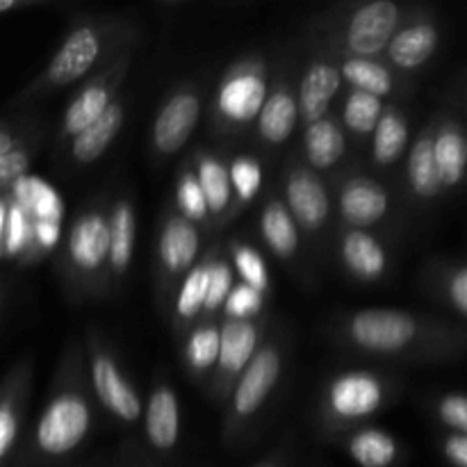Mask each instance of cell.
<instances>
[{
	"instance_id": "cb8c5ba5",
	"label": "cell",
	"mask_w": 467,
	"mask_h": 467,
	"mask_svg": "<svg viewBox=\"0 0 467 467\" xmlns=\"http://www.w3.org/2000/svg\"><path fill=\"white\" fill-rule=\"evenodd\" d=\"M255 228H258V237L265 249L283 267L292 269L295 276L301 278V283H310V267L304 240H301L299 228H296L295 219L290 217V213L283 205L274 185L263 192V203H260Z\"/></svg>"
},
{
	"instance_id": "e0dca14e",
	"label": "cell",
	"mask_w": 467,
	"mask_h": 467,
	"mask_svg": "<svg viewBox=\"0 0 467 467\" xmlns=\"http://www.w3.org/2000/svg\"><path fill=\"white\" fill-rule=\"evenodd\" d=\"M337 272L356 285H381L395 276V244L369 231L336 226L328 242V258Z\"/></svg>"
},
{
	"instance_id": "f546056e",
	"label": "cell",
	"mask_w": 467,
	"mask_h": 467,
	"mask_svg": "<svg viewBox=\"0 0 467 467\" xmlns=\"http://www.w3.org/2000/svg\"><path fill=\"white\" fill-rule=\"evenodd\" d=\"M187 160H190L201 192L205 196L210 222H213V235L217 237L228 223L235 222V199H233L228 158H223L219 150L208 149V146H196L187 155Z\"/></svg>"
},
{
	"instance_id": "44dd1931",
	"label": "cell",
	"mask_w": 467,
	"mask_h": 467,
	"mask_svg": "<svg viewBox=\"0 0 467 467\" xmlns=\"http://www.w3.org/2000/svg\"><path fill=\"white\" fill-rule=\"evenodd\" d=\"M137 214L135 192L121 185L109 194L108 208V287L109 296H119L132 276L137 251Z\"/></svg>"
},
{
	"instance_id": "7c38bea8",
	"label": "cell",
	"mask_w": 467,
	"mask_h": 467,
	"mask_svg": "<svg viewBox=\"0 0 467 467\" xmlns=\"http://www.w3.org/2000/svg\"><path fill=\"white\" fill-rule=\"evenodd\" d=\"M213 237L201 231L196 223L182 217L171 203H164L160 210L158 228L153 242V263H150V278H153V295L158 304V313L167 319L169 304L176 292L178 283L196 265L203 249Z\"/></svg>"
},
{
	"instance_id": "5b68a950",
	"label": "cell",
	"mask_w": 467,
	"mask_h": 467,
	"mask_svg": "<svg viewBox=\"0 0 467 467\" xmlns=\"http://www.w3.org/2000/svg\"><path fill=\"white\" fill-rule=\"evenodd\" d=\"M420 5L397 0L331 5L306 23L304 44L319 46L333 57H381L392 35Z\"/></svg>"
},
{
	"instance_id": "d6a6232c",
	"label": "cell",
	"mask_w": 467,
	"mask_h": 467,
	"mask_svg": "<svg viewBox=\"0 0 467 467\" xmlns=\"http://www.w3.org/2000/svg\"><path fill=\"white\" fill-rule=\"evenodd\" d=\"M333 445L340 447L358 467H404L409 463V450L400 436L377 424L351 429Z\"/></svg>"
},
{
	"instance_id": "681fc988",
	"label": "cell",
	"mask_w": 467,
	"mask_h": 467,
	"mask_svg": "<svg viewBox=\"0 0 467 467\" xmlns=\"http://www.w3.org/2000/svg\"><path fill=\"white\" fill-rule=\"evenodd\" d=\"M67 467H91V465H67Z\"/></svg>"
},
{
	"instance_id": "7402d4cb",
	"label": "cell",
	"mask_w": 467,
	"mask_h": 467,
	"mask_svg": "<svg viewBox=\"0 0 467 467\" xmlns=\"http://www.w3.org/2000/svg\"><path fill=\"white\" fill-rule=\"evenodd\" d=\"M442 41V26L436 9L429 5H420L418 12L392 35L383 50L381 59L406 78L424 71L436 59Z\"/></svg>"
},
{
	"instance_id": "d6986e66",
	"label": "cell",
	"mask_w": 467,
	"mask_h": 467,
	"mask_svg": "<svg viewBox=\"0 0 467 467\" xmlns=\"http://www.w3.org/2000/svg\"><path fill=\"white\" fill-rule=\"evenodd\" d=\"M272 317L274 315L267 313L254 319H219L217 360H214L213 379H210L208 392H205V397L214 406L226 404L233 386L258 351L263 337L267 336Z\"/></svg>"
},
{
	"instance_id": "836d02e7",
	"label": "cell",
	"mask_w": 467,
	"mask_h": 467,
	"mask_svg": "<svg viewBox=\"0 0 467 467\" xmlns=\"http://www.w3.org/2000/svg\"><path fill=\"white\" fill-rule=\"evenodd\" d=\"M383 108H386V103L377 96L363 94V91L349 89V87L342 89L340 105L333 112H336L337 121H340L342 130L349 140L351 158H354L356 167H360V160H363L369 137H372L374 128L381 119Z\"/></svg>"
},
{
	"instance_id": "83f0119b",
	"label": "cell",
	"mask_w": 467,
	"mask_h": 467,
	"mask_svg": "<svg viewBox=\"0 0 467 467\" xmlns=\"http://www.w3.org/2000/svg\"><path fill=\"white\" fill-rule=\"evenodd\" d=\"M128 112H130V99L121 94L94 123H89L85 130L78 132L71 141H67V146L57 153L64 171H82V169L99 162L126 128Z\"/></svg>"
},
{
	"instance_id": "b9f144b4",
	"label": "cell",
	"mask_w": 467,
	"mask_h": 467,
	"mask_svg": "<svg viewBox=\"0 0 467 467\" xmlns=\"http://www.w3.org/2000/svg\"><path fill=\"white\" fill-rule=\"evenodd\" d=\"M269 313V296L251 290L244 283L235 281L226 304H223L222 317L226 319H254ZM219 317V319H222Z\"/></svg>"
},
{
	"instance_id": "4dcf8cb0",
	"label": "cell",
	"mask_w": 467,
	"mask_h": 467,
	"mask_svg": "<svg viewBox=\"0 0 467 467\" xmlns=\"http://www.w3.org/2000/svg\"><path fill=\"white\" fill-rule=\"evenodd\" d=\"M223 240L222 237H214L208 242V246L203 249L201 258L196 260L194 267L182 276V281L178 283L176 292L171 296V304H169V313L164 322L171 328L173 337L181 340L192 327L201 319L203 313L205 296H208V285H210V274H213V263L217 251L222 249Z\"/></svg>"
},
{
	"instance_id": "6da1fadb",
	"label": "cell",
	"mask_w": 467,
	"mask_h": 467,
	"mask_svg": "<svg viewBox=\"0 0 467 467\" xmlns=\"http://www.w3.org/2000/svg\"><path fill=\"white\" fill-rule=\"evenodd\" d=\"M324 336L342 354L383 365L442 368L465 358V324L406 308H351L324 322Z\"/></svg>"
},
{
	"instance_id": "7a4b0ae2",
	"label": "cell",
	"mask_w": 467,
	"mask_h": 467,
	"mask_svg": "<svg viewBox=\"0 0 467 467\" xmlns=\"http://www.w3.org/2000/svg\"><path fill=\"white\" fill-rule=\"evenodd\" d=\"M99 406L89 390L82 342L64 345L44 406L18 445L12 467H64L94 436Z\"/></svg>"
},
{
	"instance_id": "5bb4252c",
	"label": "cell",
	"mask_w": 467,
	"mask_h": 467,
	"mask_svg": "<svg viewBox=\"0 0 467 467\" xmlns=\"http://www.w3.org/2000/svg\"><path fill=\"white\" fill-rule=\"evenodd\" d=\"M208 103V91L201 80L176 82L160 100L149 130V158L164 164L181 155L199 128Z\"/></svg>"
},
{
	"instance_id": "8fae6325",
	"label": "cell",
	"mask_w": 467,
	"mask_h": 467,
	"mask_svg": "<svg viewBox=\"0 0 467 467\" xmlns=\"http://www.w3.org/2000/svg\"><path fill=\"white\" fill-rule=\"evenodd\" d=\"M82 354H85L87 381L99 413L108 415L121 429L140 427L144 395L128 374L119 351L99 327L87 328L82 337Z\"/></svg>"
},
{
	"instance_id": "ba28073f",
	"label": "cell",
	"mask_w": 467,
	"mask_h": 467,
	"mask_svg": "<svg viewBox=\"0 0 467 467\" xmlns=\"http://www.w3.org/2000/svg\"><path fill=\"white\" fill-rule=\"evenodd\" d=\"M272 78V55L249 50L228 64L208 96V128L219 140L251 137Z\"/></svg>"
},
{
	"instance_id": "52a82bcc",
	"label": "cell",
	"mask_w": 467,
	"mask_h": 467,
	"mask_svg": "<svg viewBox=\"0 0 467 467\" xmlns=\"http://www.w3.org/2000/svg\"><path fill=\"white\" fill-rule=\"evenodd\" d=\"M112 190H99L80 201L68 219L57 254L55 276L71 304L108 299V208Z\"/></svg>"
},
{
	"instance_id": "4fadbf2b",
	"label": "cell",
	"mask_w": 467,
	"mask_h": 467,
	"mask_svg": "<svg viewBox=\"0 0 467 467\" xmlns=\"http://www.w3.org/2000/svg\"><path fill=\"white\" fill-rule=\"evenodd\" d=\"M296 62L299 55L285 48L272 55V78L265 103L255 119L254 140L255 149L265 158H276L292 144L299 132V103H296Z\"/></svg>"
},
{
	"instance_id": "ab89813d",
	"label": "cell",
	"mask_w": 467,
	"mask_h": 467,
	"mask_svg": "<svg viewBox=\"0 0 467 467\" xmlns=\"http://www.w3.org/2000/svg\"><path fill=\"white\" fill-rule=\"evenodd\" d=\"M424 406L441 431L467 433V397L461 390H447L429 397Z\"/></svg>"
},
{
	"instance_id": "4316f807",
	"label": "cell",
	"mask_w": 467,
	"mask_h": 467,
	"mask_svg": "<svg viewBox=\"0 0 467 467\" xmlns=\"http://www.w3.org/2000/svg\"><path fill=\"white\" fill-rule=\"evenodd\" d=\"M292 150L299 155L306 167L313 169L327 181L345 171L347 167H356L349 140H347L336 112H328L317 121L299 126V141Z\"/></svg>"
},
{
	"instance_id": "f6af8a7d",
	"label": "cell",
	"mask_w": 467,
	"mask_h": 467,
	"mask_svg": "<svg viewBox=\"0 0 467 467\" xmlns=\"http://www.w3.org/2000/svg\"><path fill=\"white\" fill-rule=\"evenodd\" d=\"M251 467H295V433L283 436L267 454Z\"/></svg>"
},
{
	"instance_id": "7bdbcfd3",
	"label": "cell",
	"mask_w": 467,
	"mask_h": 467,
	"mask_svg": "<svg viewBox=\"0 0 467 467\" xmlns=\"http://www.w3.org/2000/svg\"><path fill=\"white\" fill-rule=\"evenodd\" d=\"M41 128H46L41 117H35V114L27 112L16 114V117L0 119V153L9 150L12 146H16L18 141H23L26 137L35 135Z\"/></svg>"
},
{
	"instance_id": "e575fe53",
	"label": "cell",
	"mask_w": 467,
	"mask_h": 467,
	"mask_svg": "<svg viewBox=\"0 0 467 467\" xmlns=\"http://www.w3.org/2000/svg\"><path fill=\"white\" fill-rule=\"evenodd\" d=\"M219 349V319H199L185 336L178 340V354H181L182 369L187 379L208 392L210 379H213L214 360Z\"/></svg>"
},
{
	"instance_id": "d590c367",
	"label": "cell",
	"mask_w": 467,
	"mask_h": 467,
	"mask_svg": "<svg viewBox=\"0 0 467 467\" xmlns=\"http://www.w3.org/2000/svg\"><path fill=\"white\" fill-rule=\"evenodd\" d=\"M223 246H226L228 263H231L233 274H235V281L244 283L246 287L260 292V295L272 296L274 283L267 258L251 242L242 240V237H233L231 242H223Z\"/></svg>"
},
{
	"instance_id": "9a60e30c",
	"label": "cell",
	"mask_w": 467,
	"mask_h": 467,
	"mask_svg": "<svg viewBox=\"0 0 467 467\" xmlns=\"http://www.w3.org/2000/svg\"><path fill=\"white\" fill-rule=\"evenodd\" d=\"M465 73L447 87L429 119L433 126V158L441 173L445 199L463 194L467 176V135H465Z\"/></svg>"
},
{
	"instance_id": "484cf974",
	"label": "cell",
	"mask_w": 467,
	"mask_h": 467,
	"mask_svg": "<svg viewBox=\"0 0 467 467\" xmlns=\"http://www.w3.org/2000/svg\"><path fill=\"white\" fill-rule=\"evenodd\" d=\"M35 386V360H16L0 379V467H12L26 433L27 406Z\"/></svg>"
},
{
	"instance_id": "7dc6e473",
	"label": "cell",
	"mask_w": 467,
	"mask_h": 467,
	"mask_svg": "<svg viewBox=\"0 0 467 467\" xmlns=\"http://www.w3.org/2000/svg\"><path fill=\"white\" fill-rule=\"evenodd\" d=\"M50 0H0V14L7 12H21V9H35V7H50Z\"/></svg>"
},
{
	"instance_id": "3957f363",
	"label": "cell",
	"mask_w": 467,
	"mask_h": 467,
	"mask_svg": "<svg viewBox=\"0 0 467 467\" xmlns=\"http://www.w3.org/2000/svg\"><path fill=\"white\" fill-rule=\"evenodd\" d=\"M140 39L141 23L132 12L76 14L44 68L14 96L12 108H30L57 91L82 85L119 55L135 50Z\"/></svg>"
},
{
	"instance_id": "ffe728a7",
	"label": "cell",
	"mask_w": 467,
	"mask_h": 467,
	"mask_svg": "<svg viewBox=\"0 0 467 467\" xmlns=\"http://www.w3.org/2000/svg\"><path fill=\"white\" fill-rule=\"evenodd\" d=\"M400 173V185L395 190L404 213L431 214L447 201L436 158H433L431 119H427V123L415 132Z\"/></svg>"
},
{
	"instance_id": "74e56055",
	"label": "cell",
	"mask_w": 467,
	"mask_h": 467,
	"mask_svg": "<svg viewBox=\"0 0 467 467\" xmlns=\"http://www.w3.org/2000/svg\"><path fill=\"white\" fill-rule=\"evenodd\" d=\"M228 171H231L237 219L244 213L246 205L255 199V194L263 190V162L254 155H237V158L228 160Z\"/></svg>"
},
{
	"instance_id": "f35d334b",
	"label": "cell",
	"mask_w": 467,
	"mask_h": 467,
	"mask_svg": "<svg viewBox=\"0 0 467 467\" xmlns=\"http://www.w3.org/2000/svg\"><path fill=\"white\" fill-rule=\"evenodd\" d=\"M46 137H48V130L41 128L35 135L26 137V140L18 141L16 146H12L9 150L0 153V190L9 187L12 182H16L18 178L30 169V164L35 162V158L41 153V149H44Z\"/></svg>"
},
{
	"instance_id": "8992f818",
	"label": "cell",
	"mask_w": 467,
	"mask_h": 467,
	"mask_svg": "<svg viewBox=\"0 0 467 467\" xmlns=\"http://www.w3.org/2000/svg\"><path fill=\"white\" fill-rule=\"evenodd\" d=\"M404 379L390 369H336L315 392L313 424L322 441L336 442L347 431L372 424L377 415L400 401Z\"/></svg>"
},
{
	"instance_id": "ac0fdd59",
	"label": "cell",
	"mask_w": 467,
	"mask_h": 467,
	"mask_svg": "<svg viewBox=\"0 0 467 467\" xmlns=\"http://www.w3.org/2000/svg\"><path fill=\"white\" fill-rule=\"evenodd\" d=\"M141 450L158 463L173 459L182 445V406L181 395L171 383L167 369L150 374L149 390L141 409Z\"/></svg>"
},
{
	"instance_id": "d4e9b609",
	"label": "cell",
	"mask_w": 467,
	"mask_h": 467,
	"mask_svg": "<svg viewBox=\"0 0 467 467\" xmlns=\"http://www.w3.org/2000/svg\"><path fill=\"white\" fill-rule=\"evenodd\" d=\"M410 141H413L410 109L406 108V103H386L360 160V169L388 182V178L400 173Z\"/></svg>"
},
{
	"instance_id": "2e32d148",
	"label": "cell",
	"mask_w": 467,
	"mask_h": 467,
	"mask_svg": "<svg viewBox=\"0 0 467 467\" xmlns=\"http://www.w3.org/2000/svg\"><path fill=\"white\" fill-rule=\"evenodd\" d=\"M132 59H135V50H126L114 62L100 68L96 76L78 85V89L73 91L67 108H64L62 117H59L57 126H55V155L67 146V141H71L78 132H82L89 123H94L121 96L123 85H126L128 76H130Z\"/></svg>"
},
{
	"instance_id": "277c9868",
	"label": "cell",
	"mask_w": 467,
	"mask_h": 467,
	"mask_svg": "<svg viewBox=\"0 0 467 467\" xmlns=\"http://www.w3.org/2000/svg\"><path fill=\"white\" fill-rule=\"evenodd\" d=\"M292 360V336L285 322L272 317L267 336L260 342L258 351L244 372L233 386L223 404L222 442L223 447L249 445L260 431L267 413L276 404V397L285 383Z\"/></svg>"
},
{
	"instance_id": "ee69618b",
	"label": "cell",
	"mask_w": 467,
	"mask_h": 467,
	"mask_svg": "<svg viewBox=\"0 0 467 467\" xmlns=\"http://www.w3.org/2000/svg\"><path fill=\"white\" fill-rule=\"evenodd\" d=\"M436 447L447 467H467V433L441 431Z\"/></svg>"
},
{
	"instance_id": "60d3db41",
	"label": "cell",
	"mask_w": 467,
	"mask_h": 467,
	"mask_svg": "<svg viewBox=\"0 0 467 467\" xmlns=\"http://www.w3.org/2000/svg\"><path fill=\"white\" fill-rule=\"evenodd\" d=\"M233 285H235V274H233L231 263H228L226 246L222 244V249H219L217 255H214L213 274H210L208 296H205L201 319H219V317H222L223 304H226L228 295H231V290H233Z\"/></svg>"
},
{
	"instance_id": "1f68e13d",
	"label": "cell",
	"mask_w": 467,
	"mask_h": 467,
	"mask_svg": "<svg viewBox=\"0 0 467 467\" xmlns=\"http://www.w3.org/2000/svg\"><path fill=\"white\" fill-rule=\"evenodd\" d=\"M336 62L342 82L349 89L377 96L383 103H406L413 99V78L392 71L381 57H336Z\"/></svg>"
},
{
	"instance_id": "f1b7e54d",
	"label": "cell",
	"mask_w": 467,
	"mask_h": 467,
	"mask_svg": "<svg viewBox=\"0 0 467 467\" xmlns=\"http://www.w3.org/2000/svg\"><path fill=\"white\" fill-rule=\"evenodd\" d=\"M418 287L429 301L454 322L467 319V267L461 255L438 254L424 260L418 272Z\"/></svg>"
},
{
	"instance_id": "8d00e7d4",
	"label": "cell",
	"mask_w": 467,
	"mask_h": 467,
	"mask_svg": "<svg viewBox=\"0 0 467 467\" xmlns=\"http://www.w3.org/2000/svg\"><path fill=\"white\" fill-rule=\"evenodd\" d=\"M169 203L178 210L185 219H190L192 223L201 228V231L213 235V222H210L208 205H205V196L201 192L199 181H196V173L192 169L190 160H182V164L176 171V182H173V196L169 199Z\"/></svg>"
},
{
	"instance_id": "9c48e42d",
	"label": "cell",
	"mask_w": 467,
	"mask_h": 467,
	"mask_svg": "<svg viewBox=\"0 0 467 467\" xmlns=\"http://www.w3.org/2000/svg\"><path fill=\"white\" fill-rule=\"evenodd\" d=\"M336 226L369 231L395 244L406 226L404 208L392 182L360 167H347L328 181Z\"/></svg>"
},
{
	"instance_id": "30bf717a",
	"label": "cell",
	"mask_w": 467,
	"mask_h": 467,
	"mask_svg": "<svg viewBox=\"0 0 467 467\" xmlns=\"http://www.w3.org/2000/svg\"><path fill=\"white\" fill-rule=\"evenodd\" d=\"M276 192L283 205L295 219L304 240L306 254L315 263L328 258V242L336 228L331 187L327 178L306 167L295 150H287L276 181Z\"/></svg>"
},
{
	"instance_id": "603a6c76",
	"label": "cell",
	"mask_w": 467,
	"mask_h": 467,
	"mask_svg": "<svg viewBox=\"0 0 467 467\" xmlns=\"http://www.w3.org/2000/svg\"><path fill=\"white\" fill-rule=\"evenodd\" d=\"M306 55L296 62V103L301 126L327 117L336 109L345 82L340 78L336 57L319 46L306 44Z\"/></svg>"
},
{
	"instance_id": "c3c4849f",
	"label": "cell",
	"mask_w": 467,
	"mask_h": 467,
	"mask_svg": "<svg viewBox=\"0 0 467 467\" xmlns=\"http://www.w3.org/2000/svg\"><path fill=\"white\" fill-rule=\"evenodd\" d=\"M7 296H9V285H7V278L0 276V315H3L5 304H7Z\"/></svg>"
},
{
	"instance_id": "bcb514c9",
	"label": "cell",
	"mask_w": 467,
	"mask_h": 467,
	"mask_svg": "<svg viewBox=\"0 0 467 467\" xmlns=\"http://www.w3.org/2000/svg\"><path fill=\"white\" fill-rule=\"evenodd\" d=\"M112 467H164V465L150 459V456L146 454L135 441H130L119 450V456L114 459Z\"/></svg>"
}]
</instances>
